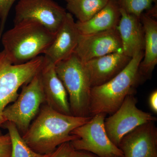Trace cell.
Returning a JSON list of instances; mask_svg holds the SVG:
<instances>
[{
    "mask_svg": "<svg viewBox=\"0 0 157 157\" xmlns=\"http://www.w3.org/2000/svg\"><path fill=\"white\" fill-rule=\"evenodd\" d=\"M91 117L66 115L43 104L22 138L35 152L47 154L61 144L78 139L76 135H71V132Z\"/></svg>",
    "mask_w": 157,
    "mask_h": 157,
    "instance_id": "cell-1",
    "label": "cell"
},
{
    "mask_svg": "<svg viewBox=\"0 0 157 157\" xmlns=\"http://www.w3.org/2000/svg\"><path fill=\"white\" fill-rule=\"evenodd\" d=\"M55 35L39 23L24 21L3 33L1 41L9 59L20 64L44 54Z\"/></svg>",
    "mask_w": 157,
    "mask_h": 157,
    "instance_id": "cell-2",
    "label": "cell"
},
{
    "mask_svg": "<svg viewBox=\"0 0 157 157\" xmlns=\"http://www.w3.org/2000/svg\"><path fill=\"white\" fill-rule=\"evenodd\" d=\"M144 51L137 52L126 67L104 84L91 89L90 113L111 115L118 109L127 96L134 94L141 80L138 69L143 58Z\"/></svg>",
    "mask_w": 157,
    "mask_h": 157,
    "instance_id": "cell-3",
    "label": "cell"
},
{
    "mask_svg": "<svg viewBox=\"0 0 157 157\" xmlns=\"http://www.w3.org/2000/svg\"><path fill=\"white\" fill-rule=\"evenodd\" d=\"M55 69L69 96L72 115L92 117L90 113L91 86L84 64L74 52L57 63Z\"/></svg>",
    "mask_w": 157,
    "mask_h": 157,
    "instance_id": "cell-4",
    "label": "cell"
},
{
    "mask_svg": "<svg viewBox=\"0 0 157 157\" xmlns=\"http://www.w3.org/2000/svg\"><path fill=\"white\" fill-rule=\"evenodd\" d=\"M44 62V56H39L24 63L14 64L4 51L0 52V135L1 128L6 122L4 110L16 100L20 88L40 72Z\"/></svg>",
    "mask_w": 157,
    "mask_h": 157,
    "instance_id": "cell-5",
    "label": "cell"
},
{
    "mask_svg": "<svg viewBox=\"0 0 157 157\" xmlns=\"http://www.w3.org/2000/svg\"><path fill=\"white\" fill-rule=\"evenodd\" d=\"M45 103L40 72L29 82L22 86L16 100L4 110L3 116L6 122H11L15 125L22 136L28 130L32 121Z\"/></svg>",
    "mask_w": 157,
    "mask_h": 157,
    "instance_id": "cell-6",
    "label": "cell"
},
{
    "mask_svg": "<svg viewBox=\"0 0 157 157\" xmlns=\"http://www.w3.org/2000/svg\"><path fill=\"white\" fill-rule=\"evenodd\" d=\"M106 115L96 114L71 132V135L78 137L70 142L75 150L89 152L98 157H124L120 149L112 143L106 133L104 127Z\"/></svg>",
    "mask_w": 157,
    "mask_h": 157,
    "instance_id": "cell-7",
    "label": "cell"
},
{
    "mask_svg": "<svg viewBox=\"0 0 157 157\" xmlns=\"http://www.w3.org/2000/svg\"><path fill=\"white\" fill-rule=\"evenodd\" d=\"M137 99L134 94L127 96L118 109L105 118L104 127L109 139L118 147L121 140L137 127L149 122H155L157 118L137 107Z\"/></svg>",
    "mask_w": 157,
    "mask_h": 157,
    "instance_id": "cell-8",
    "label": "cell"
},
{
    "mask_svg": "<svg viewBox=\"0 0 157 157\" xmlns=\"http://www.w3.org/2000/svg\"><path fill=\"white\" fill-rule=\"evenodd\" d=\"M67 13L52 0H19L15 6L14 23L24 21H36L56 34Z\"/></svg>",
    "mask_w": 157,
    "mask_h": 157,
    "instance_id": "cell-9",
    "label": "cell"
},
{
    "mask_svg": "<svg viewBox=\"0 0 157 157\" xmlns=\"http://www.w3.org/2000/svg\"><path fill=\"white\" fill-rule=\"evenodd\" d=\"M123 52L117 28L88 35H80L74 53L83 63L96 58Z\"/></svg>",
    "mask_w": 157,
    "mask_h": 157,
    "instance_id": "cell-10",
    "label": "cell"
},
{
    "mask_svg": "<svg viewBox=\"0 0 157 157\" xmlns=\"http://www.w3.org/2000/svg\"><path fill=\"white\" fill-rule=\"evenodd\" d=\"M155 122L141 125L122 138L118 147L124 157H157V129Z\"/></svg>",
    "mask_w": 157,
    "mask_h": 157,
    "instance_id": "cell-11",
    "label": "cell"
},
{
    "mask_svg": "<svg viewBox=\"0 0 157 157\" xmlns=\"http://www.w3.org/2000/svg\"><path fill=\"white\" fill-rule=\"evenodd\" d=\"M132 58L121 52L108 54L83 63L91 88L104 84L115 77Z\"/></svg>",
    "mask_w": 157,
    "mask_h": 157,
    "instance_id": "cell-12",
    "label": "cell"
},
{
    "mask_svg": "<svg viewBox=\"0 0 157 157\" xmlns=\"http://www.w3.org/2000/svg\"><path fill=\"white\" fill-rule=\"evenodd\" d=\"M40 74L45 104L60 113L72 115L67 93L57 74L55 64L45 57Z\"/></svg>",
    "mask_w": 157,
    "mask_h": 157,
    "instance_id": "cell-13",
    "label": "cell"
},
{
    "mask_svg": "<svg viewBox=\"0 0 157 157\" xmlns=\"http://www.w3.org/2000/svg\"><path fill=\"white\" fill-rule=\"evenodd\" d=\"M79 36L73 15L67 13L52 43L44 52V56L55 65L67 58L75 52Z\"/></svg>",
    "mask_w": 157,
    "mask_h": 157,
    "instance_id": "cell-14",
    "label": "cell"
},
{
    "mask_svg": "<svg viewBox=\"0 0 157 157\" xmlns=\"http://www.w3.org/2000/svg\"><path fill=\"white\" fill-rule=\"evenodd\" d=\"M121 18L117 27L123 52L132 58L144 49V32L140 18L128 14L121 9Z\"/></svg>",
    "mask_w": 157,
    "mask_h": 157,
    "instance_id": "cell-15",
    "label": "cell"
},
{
    "mask_svg": "<svg viewBox=\"0 0 157 157\" xmlns=\"http://www.w3.org/2000/svg\"><path fill=\"white\" fill-rule=\"evenodd\" d=\"M144 32V54L139 65L140 80L151 76L157 64V22L151 16L143 14L140 17Z\"/></svg>",
    "mask_w": 157,
    "mask_h": 157,
    "instance_id": "cell-16",
    "label": "cell"
},
{
    "mask_svg": "<svg viewBox=\"0 0 157 157\" xmlns=\"http://www.w3.org/2000/svg\"><path fill=\"white\" fill-rule=\"evenodd\" d=\"M121 18L120 7L117 0H109L102 10L88 20L77 21L76 27L81 35H88L117 28Z\"/></svg>",
    "mask_w": 157,
    "mask_h": 157,
    "instance_id": "cell-17",
    "label": "cell"
},
{
    "mask_svg": "<svg viewBox=\"0 0 157 157\" xmlns=\"http://www.w3.org/2000/svg\"><path fill=\"white\" fill-rule=\"evenodd\" d=\"M109 0H71L67 2V9L78 21L88 20L107 5Z\"/></svg>",
    "mask_w": 157,
    "mask_h": 157,
    "instance_id": "cell-18",
    "label": "cell"
},
{
    "mask_svg": "<svg viewBox=\"0 0 157 157\" xmlns=\"http://www.w3.org/2000/svg\"><path fill=\"white\" fill-rule=\"evenodd\" d=\"M8 130L11 141V157H41L40 155L34 151L29 147L22 138L15 125L11 122L6 121L3 124Z\"/></svg>",
    "mask_w": 157,
    "mask_h": 157,
    "instance_id": "cell-19",
    "label": "cell"
},
{
    "mask_svg": "<svg viewBox=\"0 0 157 157\" xmlns=\"http://www.w3.org/2000/svg\"><path fill=\"white\" fill-rule=\"evenodd\" d=\"M157 0H117L121 9L138 18L145 10H150Z\"/></svg>",
    "mask_w": 157,
    "mask_h": 157,
    "instance_id": "cell-20",
    "label": "cell"
},
{
    "mask_svg": "<svg viewBox=\"0 0 157 157\" xmlns=\"http://www.w3.org/2000/svg\"><path fill=\"white\" fill-rule=\"evenodd\" d=\"M17 0H0V41L11 7Z\"/></svg>",
    "mask_w": 157,
    "mask_h": 157,
    "instance_id": "cell-21",
    "label": "cell"
},
{
    "mask_svg": "<svg viewBox=\"0 0 157 157\" xmlns=\"http://www.w3.org/2000/svg\"><path fill=\"white\" fill-rule=\"evenodd\" d=\"M73 150L70 142H66L58 147L52 152L43 155L41 157H70Z\"/></svg>",
    "mask_w": 157,
    "mask_h": 157,
    "instance_id": "cell-22",
    "label": "cell"
},
{
    "mask_svg": "<svg viewBox=\"0 0 157 157\" xmlns=\"http://www.w3.org/2000/svg\"><path fill=\"white\" fill-rule=\"evenodd\" d=\"M11 141L9 133L0 135V157H11Z\"/></svg>",
    "mask_w": 157,
    "mask_h": 157,
    "instance_id": "cell-23",
    "label": "cell"
},
{
    "mask_svg": "<svg viewBox=\"0 0 157 157\" xmlns=\"http://www.w3.org/2000/svg\"><path fill=\"white\" fill-rule=\"evenodd\" d=\"M149 106L152 112L157 113V91L155 90L150 95L148 100Z\"/></svg>",
    "mask_w": 157,
    "mask_h": 157,
    "instance_id": "cell-24",
    "label": "cell"
},
{
    "mask_svg": "<svg viewBox=\"0 0 157 157\" xmlns=\"http://www.w3.org/2000/svg\"><path fill=\"white\" fill-rule=\"evenodd\" d=\"M70 157H98L91 153L82 151L73 150L70 155Z\"/></svg>",
    "mask_w": 157,
    "mask_h": 157,
    "instance_id": "cell-25",
    "label": "cell"
},
{
    "mask_svg": "<svg viewBox=\"0 0 157 157\" xmlns=\"http://www.w3.org/2000/svg\"><path fill=\"white\" fill-rule=\"evenodd\" d=\"M66 1H67V2H69V1H71V0H66Z\"/></svg>",
    "mask_w": 157,
    "mask_h": 157,
    "instance_id": "cell-26",
    "label": "cell"
}]
</instances>
